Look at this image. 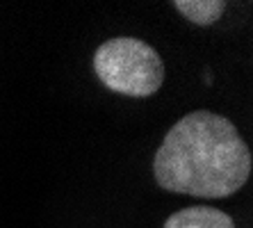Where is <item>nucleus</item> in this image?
I'll use <instances>...</instances> for the list:
<instances>
[{"label":"nucleus","instance_id":"f257e3e1","mask_svg":"<svg viewBox=\"0 0 253 228\" xmlns=\"http://www.w3.org/2000/svg\"><path fill=\"white\" fill-rule=\"evenodd\" d=\"M253 155L235 123L196 110L178 119L153 160L160 189L196 199H226L247 185Z\"/></svg>","mask_w":253,"mask_h":228},{"label":"nucleus","instance_id":"f03ea898","mask_svg":"<svg viewBox=\"0 0 253 228\" xmlns=\"http://www.w3.org/2000/svg\"><path fill=\"white\" fill-rule=\"evenodd\" d=\"M94 73L110 91L148 98L165 82V62L153 46L132 37L103 41L94 53Z\"/></svg>","mask_w":253,"mask_h":228},{"label":"nucleus","instance_id":"7ed1b4c3","mask_svg":"<svg viewBox=\"0 0 253 228\" xmlns=\"http://www.w3.org/2000/svg\"><path fill=\"white\" fill-rule=\"evenodd\" d=\"M162 228H235L233 217L210 205H187L173 212Z\"/></svg>","mask_w":253,"mask_h":228},{"label":"nucleus","instance_id":"20e7f679","mask_svg":"<svg viewBox=\"0 0 253 228\" xmlns=\"http://www.w3.org/2000/svg\"><path fill=\"white\" fill-rule=\"evenodd\" d=\"M171 7H176V12L187 18L189 23L208 28L221 18L226 2H221V0H173Z\"/></svg>","mask_w":253,"mask_h":228}]
</instances>
